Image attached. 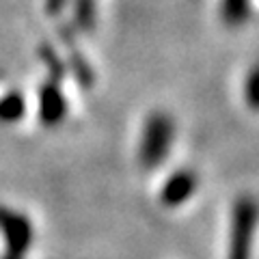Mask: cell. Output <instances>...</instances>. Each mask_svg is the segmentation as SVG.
Masks as SVG:
<instances>
[{"label":"cell","instance_id":"3","mask_svg":"<svg viewBox=\"0 0 259 259\" xmlns=\"http://www.w3.org/2000/svg\"><path fill=\"white\" fill-rule=\"evenodd\" d=\"M173 125L171 119L164 115H153L145 127L143 145H141V162L145 166H158L166 158V151L171 147Z\"/></svg>","mask_w":259,"mask_h":259},{"label":"cell","instance_id":"4","mask_svg":"<svg viewBox=\"0 0 259 259\" xmlns=\"http://www.w3.org/2000/svg\"><path fill=\"white\" fill-rule=\"evenodd\" d=\"M194 190H197V177H194V173L180 171L162 188V203L168 207H177V205L186 203L194 194Z\"/></svg>","mask_w":259,"mask_h":259},{"label":"cell","instance_id":"5","mask_svg":"<svg viewBox=\"0 0 259 259\" xmlns=\"http://www.w3.org/2000/svg\"><path fill=\"white\" fill-rule=\"evenodd\" d=\"M246 97L248 104L253 108H259V67H255V71L248 78V89H246Z\"/></svg>","mask_w":259,"mask_h":259},{"label":"cell","instance_id":"2","mask_svg":"<svg viewBox=\"0 0 259 259\" xmlns=\"http://www.w3.org/2000/svg\"><path fill=\"white\" fill-rule=\"evenodd\" d=\"M0 233L5 238V255L3 259H24L32 246V225L22 212L0 205Z\"/></svg>","mask_w":259,"mask_h":259},{"label":"cell","instance_id":"1","mask_svg":"<svg viewBox=\"0 0 259 259\" xmlns=\"http://www.w3.org/2000/svg\"><path fill=\"white\" fill-rule=\"evenodd\" d=\"M257 223H259V203L253 197H240L236 205H233V214H231L227 259H250Z\"/></svg>","mask_w":259,"mask_h":259}]
</instances>
